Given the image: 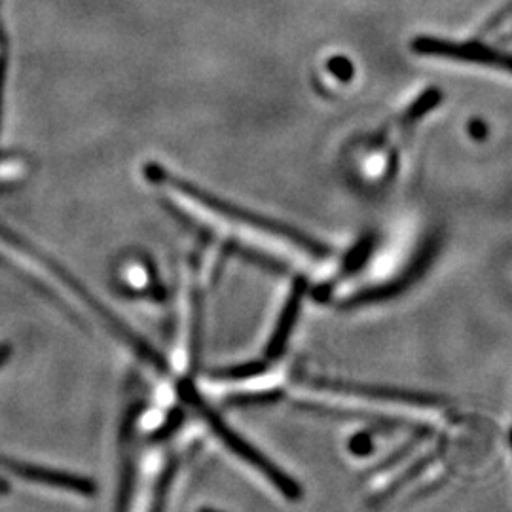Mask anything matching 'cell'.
Here are the masks:
<instances>
[{
  "instance_id": "6da1fadb",
  "label": "cell",
  "mask_w": 512,
  "mask_h": 512,
  "mask_svg": "<svg viewBox=\"0 0 512 512\" xmlns=\"http://www.w3.org/2000/svg\"><path fill=\"white\" fill-rule=\"evenodd\" d=\"M145 175H147L150 183L162 184L165 188L181 194L186 200L198 203L205 211L217 215L220 219L232 220V222H238L241 226H247V228L256 230V232L283 239L294 247L306 251L308 255L315 256V258L329 256V247L325 243H321L319 239L311 238L310 234H306L298 228H293V226H289L281 220H275L272 217H266V215H258L255 211H249L247 207L222 200L219 196H215L213 192L205 190L198 184L186 181L184 177L171 173L169 169H165L162 165H145Z\"/></svg>"
},
{
  "instance_id": "7a4b0ae2",
  "label": "cell",
  "mask_w": 512,
  "mask_h": 512,
  "mask_svg": "<svg viewBox=\"0 0 512 512\" xmlns=\"http://www.w3.org/2000/svg\"><path fill=\"white\" fill-rule=\"evenodd\" d=\"M188 399H190L192 406H196V410L200 412V416L205 420V423L213 429V433L219 437L220 442L226 444L238 458L243 459L247 465H251L260 475L268 478L275 490H279L281 494L289 497V499H300L302 497V488L294 482L293 478L287 473H283L274 461H270L264 454H260L251 442H247L243 437H239L234 429H230L222 421L219 414L209 404H205L200 395L190 393Z\"/></svg>"
},
{
  "instance_id": "3957f363",
  "label": "cell",
  "mask_w": 512,
  "mask_h": 512,
  "mask_svg": "<svg viewBox=\"0 0 512 512\" xmlns=\"http://www.w3.org/2000/svg\"><path fill=\"white\" fill-rule=\"evenodd\" d=\"M311 387H317L321 391L342 393L349 397H363L370 401H385V403L414 404L423 408H439L446 403L439 395H429L412 389H399L389 385L357 384V382H342V380H323V378H311Z\"/></svg>"
},
{
  "instance_id": "277c9868",
  "label": "cell",
  "mask_w": 512,
  "mask_h": 512,
  "mask_svg": "<svg viewBox=\"0 0 512 512\" xmlns=\"http://www.w3.org/2000/svg\"><path fill=\"white\" fill-rule=\"evenodd\" d=\"M433 256H435V243L431 241V243L423 249V253L412 262V266H410L401 277H397L393 283H385L384 287L365 289V291H361V293L353 294L348 302H344V308H359V306L382 302V300H387V298H391V296H395V294L403 293L406 287H410L414 281H418L421 274L429 268Z\"/></svg>"
},
{
  "instance_id": "5b68a950",
  "label": "cell",
  "mask_w": 512,
  "mask_h": 512,
  "mask_svg": "<svg viewBox=\"0 0 512 512\" xmlns=\"http://www.w3.org/2000/svg\"><path fill=\"white\" fill-rule=\"evenodd\" d=\"M414 50L420 54L440 55V57L490 65V67H503L505 71H509L507 55L495 54L494 50L478 44H448L440 40H416Z\"/></svg>"
},
{
  "instance_id": "8992f818",
  "label": "cell",
  "mask_w": 512,
  "mask_h": 512,
  "mask_svg": "<svg viewBox=\"0 0 512 512\" xmlns=\"http://www.w3.org/2000/svg\"><path fill=\"white\" fill-rule=\"evenodd\" d=\"M308 289V281L304 277H296L293 283V289L289 293V298L281 310V315L277 319L274 334L266 346V361H274L277 357L283 355L287 348L291 336H293L294 327L298 323V315L302 310V300Z\"/></svg>"
},
{
  "instance_id": "52a82bcc",
  "label": "cell",
  "mask_w": 512,
  "mask_h": 512,
  "mask_svg": "<svg viewBox=\"0 0 512 512\" xmlns=\"http://www.w3.org/2000/svg\"><path fill=\"white\" fill-rule=\"evenodd\" d=\"M266 370H268V363L266 361H253V363H243V365L217 368V370L211 372V378L219 380V382H239V380L258 378Z\"/></svg>"
},
{
  "instance_id": "ba28073f",
  "label": "cell",
  "mask_w": 512,
  "mask_h": 512,
  "mask_svg": "<svg viewBox=\"0 0 512 512\" xmlns=\"http://www.w3.org/2000/svg\"><path fill=\"white\" fill-rule=\"evenodd\" d=\"M200 329H202V296L196 291H192V340H190V368H196L198 365V355H200Z\"/></svg>"
},
{
  "instance_id": "9c48e42d",
  "label": "cell",
  "mask_w": 512,
  "mask_h": 512,
  "mask_svg": "<svg viewBox=\"0 0 512 512\" xmlns=\"http://www.w3.org/2000/svg\"><path fill=\"white\" fill-rule=\"evenodd\" d=\"M370 249H372V239H366L363 243H359V245H357V249H355V251L351 253V256H349L348 262L344 264V270H348V272H355V270H359V268L363 266L366 256L370 253Z\"/></svg>"
},
{
  "instance_id": "30bf717a",
  "label": "cell",
  "mask_w": 512,
  "mask_h": 512,
  "mask_svg": "<svg viewBox=\"0 0 512 512\" xmlns=\"http://www.w3.org/2000/svg\"><path fill=\"white\" fill-rule=\"evenodd\" d=\"M175 473H177V463L171 461V463L167 465V469H165L164 476L160 478V482H158V486H156V505H154L156 509L162 507V499H164L165 494L169 492L171 482H173V478H175Z\"/></svg>"
},
{
  "instance_id": "8fae6325",
  "label": "cell",
  "mask_w": 512,
  "mask_h": 512,
  "mask_svg": "<svg viewBox=\"0 0 512 512\" xmlns=\"http://www.w3.org/2000/svg\"><path fill=\"white\" fill-rule=\"evenodd\" d=\"M372 448H374V444H372V439L368 437V435H355L351 442H349V450L355 454V456H368L370 452H372Z\"/></svg>"
},
{
  "instance_id": "7c38bea8",
  "label": "cell",
  "mask_w": 512,
  "mask_h": 512,
  "mask_svg": "<svg viewBox=\"0 0 512 512\" xmlns=\"http://www.w3.org/2000/svg\"><path fill=\"white\" fill-rule=\"evenodd\" d=\"M471 129H473V135H475L476 139H482L484 137V126L480 124V122H473V126H471Z\"/></svg>"
}]
</instances>
